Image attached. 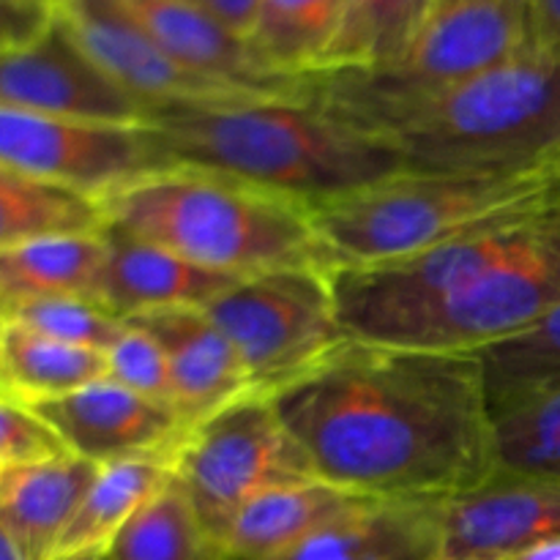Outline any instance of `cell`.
<instances>
[{
    "label": "cell",
    "mask_w": 560,
    "mask_h": 560,
    "mask_svg": "<svg viewBox=\"0 0 560 560\" xmlns=\"http://www.w3.org/2000/svg\"><path fill=\"white\" fill-rule=\"evenodd\" d=\"M495 419V470L560 479V392L501 410Z\"/></svg>",
    "instance_id": "f1b7e54d"
},
{
    "label": "cell",
    "mask_w": 560,
    "mask_h": 560,
    "mask_svg": "<svg viewBox=\"0 0 560 560\" xmlns=\"http://www.w3.org/2000/svg\"><path fill=\"white\" fill-rule=\"evenodd\" d=\"M331 284L348 337L479 353L560 306V180L408 260L334 268Z\"/></svg>",
    "instance_id": "7a4b0ae2"
},
{
    "label": "cell",
    "mask_w": 560,
    "mask_h": 560,
    "mask_svg": "<svg viewBox=\"0 0 560 560\" xmlns=\"http://www.w3.org/2000/svg\"><path fill=\"white\" fill-rule=\"evenodd\" d=\"M441 506L372 498L273 560H441Z\"/></svg>",
    "instance_id": "ac0fdd59"
},
{
    "label": "cell",
    "mask_w": 560,
    "mask_h": 560,
    "mask_svg": "<svg viewBox=\"0 0 560 560\" xmlns=\"http://www.w3.org/2000/svg\"><path fill=\"white\" fill-rule=\"evenodd\" d=\"M107 266L102 279V304L115 317L145 315L175 306H208L246 277L211 271L164 246L104 224Z\"/></svg>",
    "instance_id": "2e32d148"
},
{
    "label": "cell",
    "mask_w": 560,
    "mask_h": 560,
    "mask_svg": "<svg viewBox=\"0 0 560 560\" xmlns=\"http://www.w3.org/2000/svg\"><path fill=\"white\" fill-rule=\"evenodd\" d=\"M52 14L69 27L93 63L142 107L222 98L233 93H266L230 85L189 71L164 55L113 0H47Z\"/></svg>",
    "instance_id": "7c38bea8"
},
{
    "label": "cell",
    "mask_w": 560,
    "mask_h": 560,
    "mask_svg": "<svg viewBox=\"0 0 560 560\" xmlns=\"http://www.w3.org/2000/svg\"><path fill=\"white\" fill-rule=\"evenodd\" d=\"M164 55L189 71L230 85L266 93L299 91V82H279L255 66L246 38L228 31L186 0H113Z\"/></svg>",
    "instance_id": "e0dca14e"
},
{
    "label": "cell",
    "mask_w": 560,
    "mask_h": 560,
    "mask_svg": "<svg viewBox=\"0 0 560 560\" xmlns=\"http://www.w3.org/2000/svg\"><path fill=\"white\" fill-rule=\"evenodd\" d=\"M342 9L345 0H260L246 36L257 69L279 82L315 74Z\"/></svg>",
    "instance_id": "cb8c5ba5"
},
{
    "label": "cell",
    "mask_w": 560,
    "mask_h": 560,
    "mask_svg": "<svg viewBox=\"0 0 560 560\" xmlns=\"http://www.w3.org/2000/svg\"><path fill=\"white\" fill-rule=\"evenodd\" d=\"M560 536V479L495 470L441 506V560H503Z\"/></svg>",
    "instance_id": "4fadbf2b"
},
{
    "label": "cell",
    "mask_w": 560,
    "mask_h": 560,
    "mask_svg": "<svg viewBox=\"0 0 560 560\" xmlns=\"http://www.w3.org/2000/svg\"><path fill=\"white\" fill-rule=\"evenodd\" d=\"M503 560H560V536H556V539L539 541V545L528 547V550L523 552H514V556Z\"/></svg>",
    "instance_id": "d590c367"
},
{
    "label": "cell",
    "mask_w": 560,
    "mask_h": 560,
    "mask_svg": "<svg viewBox=\"0 0 560 560\" xmlns=\"http://www.w3.org/2000/svg\"><path fill=\"white\" fill-rule=\"evenodd\" d=\"M107 560H230L222 539L206 528L184 487L170 479L109 541Z\"/></svg>",
    "instance_id": "484cf974"
},
{
    "label": "cell",
    "mask_w": 560,
    "mask_h": 560,
    "mask_svg": "<svg viewBox=\"0 0 560 560\" xmlns=\"http://www.w3.org/2000/svg\"><path fill=\"white\" fill-rule=\"evenodd\" d=\"M438 0H345L337 33L315 74L381 71L399 63L430 22Z\"/></svg>",
    "instance_id": "603a6c76"
},
{
    "label": "cell",
    "mask_w": 560,
    "mask_h": 560,
    "mask_svg": "<svg viewBox=\"0 0 560 560\" xmlns=\"http://www.w3.org/2000/svg\"><path fill=\"white\" fill-rule=\"evenodd\" d=\"M104 266V228L42 235L0 249V315L11 306L47 299H93L102 304Z\"/></svg>",
    "instance_id": "44dd1931"
},
{
    "label": "cell",
    "mask_w": 560,
    "mask_h": 560,
    "mask_svg": "<svg viewBox=\"0 0 560 560\" xmlns=\"http://www.w3.org/2000/svg\"><path fill=\"white\" fill-rule=\"evenodd\" d=\"M49 560H104V552L98 550H85V552H63V556H55Z\"/></svg>",
    "instance_id": "74e56055"
},
{
    "label": "cell",
    "mask_w": 560,
    "mask_h": 560,
    "mask_svg": "<svg viewBox=\"0 0 560 560\" xmlns=\"http://www.w3.org/2000/svg\"><path fill=\"white\" fill-rule=\"evenodd\" d=\"M405 173L528 175L560 167V55L525 49L392 120Z\"/></svg>",
    "instance_id": "5b68a950"
},
{
    "label": "cell",
    "mask_w": 560,
    "mask_h": 560,
    "mask_svg": "<svg viewBox=\"0 0 560 560\" xmlns=\"http://www.w3.org/2000/svg\"><path fill=\"white\" fill-rule=\"evenodd\" d=\"M159 339L175 388V410L189 430L219 410L255 397L238 353L206 306H175L126 317Z\"/></svg>",
    "instance_id": "9a60e30c"
},
{
    "label": "cell",
    "mask_w": 560,
    "mask_h": 560,
    "mask_svg": "<svg viewBox=\"0 0 560 560\" xmlns=\"http://www.w3.org/2000/svg\"><path fill=\"white\" fill-rule=\"evenodd\" d=\"M71 454L42 413L14 394H0V470Z\"/></svg>",
    "instance_id": "1f68e13d"
},
{
    "label": "cell",
    "mask_w": 560,
    "mask_h": 560,
    "mask_svg": "<svg viewBox=\"0 0 560 560\" xmlns=\"http://www.w3.org/2000/svg\"><path fill=\"white\" fill-rule=\"evenodd\" d=\"M31 405L71 454L93 465L178 452L191 432L173 408L140 397L109 377Z\"/></svg>",
    "instance_id": "5bb4252c"
},
{
    "label": "cell",
    "mask_w": 560,
    "mask_h": 560,
    "mask_svg": "<svg viewBox=\"0 0 560 560\" xmlns=\"http://www.w3.org/2000/svg\"><path fill=\"white\" fill-rule=\"evenodd\" d=\"M530 47L525 0H438L430 22L399 63L381 71L312 74L301 82L334 115L383 135L392 120L424 98L495 69Z\"/></svg>",
    "instance_id": "52a82bcc"
},
{
    "label": "cell",
    "mask_w": 560,
    "mask_h": 560,
    "mask_svg": "<svg viewBox=\"0 0 560 560\" xmlns=\"http://www.w3.org/2000/svg\"><path fill=\"white\" fill-rule=\"evenodd\" d=\"M102 206L80 191L0 167V249L58 233H96Z\"/></svg>",
    "instance_id": "83f0119b"
},
{
    "label": "cell",
    "mask_w": 560,
    "mask_h": 560,
    "mask_svg": "<svg viewBox=\"0 0 560 560\" xmlns=\"http://www.w3.org/2000/svg\"><path fill=\"white\" fill-rule=\"evenodd\" d=\"M0 317L77 348L107 350L118 339L124 320L93 299H47L11 306Z\"/></svg>",
    "instance_id": "f546056e"
},
{
    "label": "cell",
    "mask_w": 560,
    "mask_h": 560,
    "mask_svg": "<svg viewBox=\"0 0 560 560\" xmlns=\"http://www.w3.org/2000/svg\"><path fill=\"white\" fill-rule=\"evenodd\" d=\"M49 20V3L42 0H0V38L16 44L42 31Z\"/></svg>",
    "instance_id": "d6a6232c"
},
{
    "label": "cell",
    "mask_w": 560,
    "mask_h": 560,
    "mask_svg": "<svg viewBox=\"0 0 560 560\" xmlns=\"http://www.w3.org/2000/svg\"><path fill=\"white\" fill-rule=\"evenodd\" d=\"M536 49L560 55V0H525Z\"/></svg>",
    "instance_id": "e575fe53"
},
{
    "label": "cell",
    "mask_w": 560,
    "mask_h": 560,
    "mask_svg": "<svg viewBox=\"0 0 560 560\" xmlns=\"http://www.w3.org/2000/svg\"><path fill=\"white\" fill-rule=\"evenodd\" d=\"M104 560H107V558H104Z\"/></svg>",
    "instance_id": "b9f144b4"
},
{
    "label": "cell",
    "mask_w": 560,
    "mask_h": 560,
    "mask_svg": "<svg viewBox=\"0 0 560 560\" xmlns=\"http://www.w3.org/2000/svg\"><path fill=\"white\" fill-rule=\"evenodd\" d=\"M186 3L206 11L208 16L222 22L228 31L238 33L241 38L249 36L252 25H255L257 9H260V0H186Z\"/></svg>",
    "instance_id": "836d02e7"
},
{
    "label": "cell",
    "mask_w": 560,
    "mask_h": 560,
    "mask_svg": "<svg viewBox=\"0 0 560 560\" xmlns=\"http://www.w3.org/2000/svg\"><path fill=\"white\" fill-rule=\"evenodd\" d=\"M0 394H3V386H0Z\"/></svg>",
    "instance_id": "ab89813d"
},
{
    "label": "cell",
    "mask_w": 560,
    "mask_h": 560,
    "mask_svg": "<svg viewBox=\"0 0 560 560\" xmlns=\"http://www.w3.org/2000/svg\"><path fill=\"white\" fill-rule=\"evenodd\" d=\"M0 560H25L20 547L14 545V539L3 528H0Z\"/></svg>",
    "instance_id": "8d00e7d4"
},
{
    "label": "cell",
    "mask_w": 560,
    "mask_h": 560,
    "mask_svg": "<svg viewBox=\"0 0 560 560\" xmlns=\"http://www.w3.org/2000/svg\"><path fill=\"white\" fill-rule=\"evenodd\" d=\"M492 416L560 392V306L525 331L479 350Z\"/></svg>",
    "instance_id": "4316f807"
},
{
    "label": "cell",
    "mask_w": 560,
    "mask_h": 560,
    "mask_svg": "<svg viewBox=\"0 0 560 560\" xmlns=\"http://www.w3.org/2000/svg\"><path fill=\"white\" fill-rule=\"evenodd\" d=\"M372 498L326 479L277 487L246 503L222 536L230 560H273Z\"/></svg>",
    "instance_id": "ffe728a7"
},
{
    "label": "cell",
    "mask_w": 560,
    "mask_h": 560,
    "mask_svg": "<svg viewBox=\"0 0 560 560\" xmlns=\"http://www.w3.org/2000/svg\"><path fill=\"white\" fill-rule=\"evenodd\" d=\"M42 3H47V0H42Z\"/></svg>",
    "instance_id": "60d3db41"
},
{
    "label": "cell",
    "mask_w": 560,
    "mask_h": 560,
    "mask_svg": "<svg viewBox=\"0 0 560 560\" xmlns=\"http://www.w3.org/2000/svg\"><path fill=\"white\" fill-rule=\"evenodd\" d=\"M238 353L252 388L271 397L348 342L331 271L282 268L257 273L206 306Z\"/></svg>",
    "instance_id": "ba28073f"
},
{
    "label": "cell",
    "mask_w": 560,
    "mask_h": 560,
    "mask_svg": "<svg viewBox=\"0 0 560 560\" xmlns=\"http://www.w3.org/2000/svg\"><path fill=\"white\" fill-rule=\"evenodd\" d=\"M104 359H107L109 381L175 410V388L167 355L153 334L124 320L118 339L104 350Z\"/></svg>",
    "instance_id": "4dcf8cb0"
},
{
    "label": "cell",
    "mask_w": 560,
    "mask_h": 560,
    "mask_svg": "<svg viewBox=\"0 0 560 560\" xmlns=\"http://www.w3.org/2000/svg\"><path fill=\"white\" fill-rule=\"evenodd\" d=\"M560 167L528 175L402 173L312 211L334 268H372L421 255L547 186Z\"/></svg>",
    "instance_id": "8992f818"
},
{
    "label": "cell",
    "mask_w": 560,
    "mask_h": 560,
    "mask_svg": "<svg viewBox=\"0 0 560 560\" xmlns=\"http://www.w3.org/2000/svg\"><path fill=\"white\" fill-rule=\"evenodd\" d=\"M0 107L82 124L142 126L148 109L115 85L52 14L31 38L0 47Z\"/></svg>",
    "instance_id": "8fae6325"
},
{
    "label": "cell",
    "mask_w": 560,
    "mask_h": 560,
    "mask_svg": "<svg viewBox=\"0 0 560 560\" xmlns=\"http://www.w3.org/2000/svg\"><path fill=\"white\" fill-rule=\"evenodd\" d=\"M173 476L217 539L262 492L317 479L271 397L260 394L197 424L175 454Z\"/></svg>",
    "instance_id": "9c48e42d"
},
{
    "label": "cell",
    "mask_w": 560,
    "mask_h": 560,
    "mask_svg": "<svg viewBox=\"0 0 560 560\" xmlns=\"http://www.w3.org/2000/svg\"><path fill=\"white\" fill-rule=\"evenodd\" d=\"M271 402L317 479L359 495L446 501L495 474L479 353L350 337Z\"/></svg>",
    "instance_id": "6da1fadb"
},
{
    "label": "cell",
    "mask_w": 560,
    "mask_h": 560,
    "mask_svg": "<svg viewBox=\"0 0 560 560\" xmlns=\"http://www.w3.org/2000/svg\"><path fill=\"white\" fill-rule=\"evenodd\" d=\"M107 377L102 350L77 348L0 317V386L3 392L42 402Z\"/></svg>",
    "instance_id": "d4e9b609"
},
{
    "label": "cell",
    "mask_w": 560,
    "mask_h": 560,
    "mask_svg": "<svg viewBox=\"0 0 560 560\" xmlns=\"http://www.w3.org/2000/svg\"><path fill=\"white\" fill-rule=\"evenodd\" d=\"M3 44H5V42H3V38H0V47H3Z\"/></svg>",
    "instance_id": "f35d334b"
},
{
    "label": "cell",
    "mask_w": 560,
    "mask_h": 560,
    "mask_svg": "<svg viewBox=\"0 0 560 560\" xmlns=\"http://www.w3.org/2000/svg\"><path fill=\"white\" fill-rule=\"evenodd\" d=\"M98 206L109 228L230 277L282 268L331 271L310 208L206 170H156Z\"/></svg>",
    "instance_id": "277c9868"
},
{
    "label": "cell",
    "mask_w": 560,
    "mask_h": 560,
    "mask_svg": "<svg viewBox=\"0 0 560 560\" xmlns=\"http://www.w3.org/2000/svg\"><path fill=\"white\" fill-rule=\"evenodd\" d=\"M0 167L102 202L167 164L142 126L82 124L0 107Z\"/></svg>",
    "instance_id": "30bf717a"
},
{
    "label": "cell",
    "mask_w": 560,
    "mask_h": 560,
    "mask_svg": "<svg viewBox=\"0 0 560 560\" xmlns=\"http://www.w3.org/2000/svg\"><path fill=\"white\" fill-rule=\"evenodd\" d=\"M98 465L77 454L0 470V528L25 560H49L74 520Z\"/></svg>",
    "instance_id": "d6986e66"
},
{
    "label": "cell",
    "mask_w": 560,
    "mask_h": 560,
    "mask_svg": "<svg viewBox=\"0 0 560 560\" xmlns=\"http://www.w3.org/2000/svg\"><path fill=\"white\" fill-rule=\"evenodd\" d=\"M167 167H195L301 202L310 211L405 173L388 137L310 96L233 93L151 109L142 124Z\"/></svg>",
    "instance_id": "3957f363"
},
{
    "label": "cell",
    "mask_w": 560,
    "mask_h": 560,
    "mask_svg": "<svg viewBox=\"0 0 560 560\" xmlns=\"http://www.w3.org/2000/svg\"><path fill=\"white\" fill-rule=\"evenodd\" d=\"M175 454L178 452L98 465L96 479L88 487L55 556L85 550L107 552L109 541L118 536V530L170 485L175 470Z\"/></svg>",
    "instance_id": "7402d4cb"
}]
</instances>
